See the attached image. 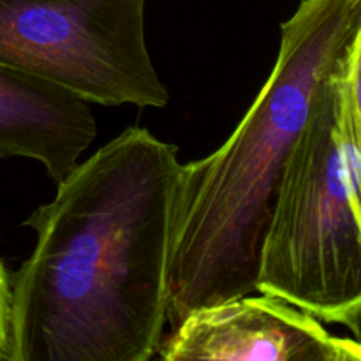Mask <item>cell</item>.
<instances>
[{"instance_id": "obj_6", "label": "cell", "mask_w": 361, "mask_h": 361, "mask_svg": "<svg viewBox=\"0 0 361 361\" xmlns=\"http://www.w3.org/2000/svg\"><path fill=\"white\" fill-rule=\"evenodd\" d=\"M95 136L97 123L85 99L0 63V157L34 159L59 183Z\"/></svg>"}, {"instance_id": "obj_4", "label": "cell", "mask_w": 361, "mask_h": 361, "mask_svg": "<svg viewBox=\"0 0 361 361\" xmlns=\"http://www.w3.org/2000/svg\"><path fill=\"white\" fill-rule=\"evenodd\" d=\"M148 0H0V63L87 102L164 108L145 34Z\"/></svg>"}, {"instance_id": "obj_7", "label": "cell", "mask_w": 361, "mask_h": 361, "mask_svg": "<svg viewBox=\"0 0 361 361\" xmlns=\"http://www.w3.org/2000/svg\"><path fill=\"white\" fill-rule=\"evenodd\" d=\"M341 133L345 166L361 222V0L356 13V30L342 76Z\"/></svg>"}, {"instance_id": "obj_5", "label": "cell", "mask_w": 361, "mask_h": 361, "mask_svg": "<svg viewBox=\"0 0 361 361\" xmlns=\"http://www.w3.org/2000/svg\"><path fill=\"white\" fill-rule=\"evenodd\" d=\"M245 295L201 307L164 338V361H361V341L334 337L277 296Z\"/></svg>"}, {"instance_id": "obj_8", "label": "cell", "mask_w": 361, "mask_h": 361, "mask_svg": "<svg viewBox=\"0 0 361 361\" xmlns=\"http://www.w3.org/2000/svg\"><path fill=\"white\" fill-rule=\"evenodd\" d=\"M11 345V279L0 261V361L9 360Z\"/></svg>"}, {"instance_id": "obj_2", "label": "cell", "mask_w": 361, "mask_h": 361, "mask_svg": "<svg viewBox=\"0 0 361 361\" xmlns=\"http://www.w3.org/2000/svg\"><path fill=\"white\" fill-rule=\"evenodd\" d=\"M360 0H302L281 27L267 83L224 145L182 164L168 267V324L257 293L286 169L321 88L351 48Z\"/></svg>"}, {"instance_id": "obj_1", "label": "cell", "mask_w": 361, "mask_h": 361, "mask_svg": "<svg viewBox=\"0 0 361 361\" xmlns=\"http://www.w3.org/2000/svg\"><path fill=\"white\" fill-rule=\"evenodd\" d=\"M171 143L129 127L59 182L25 226L28 259L11 281L7 361H148L168 324Z\"/></svg>"}, {"instance_id": "obj_3", "label": "cell", "mask_w": 361, "mask_h": 361, "mask_svg": "<svg viewBox=\"0 0 361 361\" xmlns=\"http://www.w3.org/2000/svg\"><path fill=\"white\" fill-rule=\"evenodd\" d=\"M348 55L321 88L286 169L261 249L257 293L360 337L361 222L341 133Z\"/></svg>"}]
</instances>
